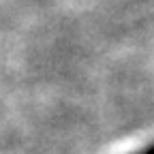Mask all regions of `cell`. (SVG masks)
Here are the masks:
<instances>
[{
  "instance_id": "6da1fadb",
  "label": "cell",
  "mask_w": 154,
  "mask_h": 154,
  "mask_svg": "<svg viewBox=\"0 0 154 154\" xmlns=\"http://www.w3.org/2000/svg\"><path fill=\"white\" fill-rule=\"evenodd\" d=\"M139 154H154V143H150V146H148L143 152H139Z\"/></svg>"
}]
</instances>
